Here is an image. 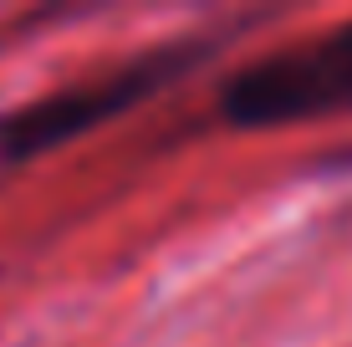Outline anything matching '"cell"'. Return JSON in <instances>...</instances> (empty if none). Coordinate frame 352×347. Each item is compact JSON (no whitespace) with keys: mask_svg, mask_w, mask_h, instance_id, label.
I'll return each instance as SVG.
<instances>
[{"mask_svg":"<svg viewBox=\"0 0 352 347\" xmlns=\"http://www.w3.org/2000/svg\"><path fill=\"white\" fill-rule=\"evenodd\" d=\"M337 107H352V26L261 56L245 71H235L225 92V113L240 128L317 117Z\"/></svg>","mask_w":352,"mask_h":347,"instance_id":"cell-1","label":"cell"},{"mask_svg":"<svg viewBox=\"0 0 352 347\" xmlns=\"http://www.w3.org/2000/svg\"><path fill=\"white\" fill-rule=\"evenodd\" d=\"M179 67H184V52L164 46V52H148L128 67H113L102 77L72 82V87H56L46 98L16 107V113L0 117V159H31V153H46L56 143H72L77 133L97 128L102 117L128 113L133 102L159 92Z\"/></svg>","mask_w":352,"mask_h":347,"instance_id":"cell-2","label":"cell"}]
</instances>
